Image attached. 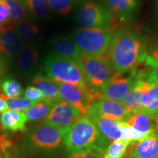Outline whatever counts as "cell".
<instances>
[{"instance_id":"2e32d148","label":"cell","mask_w":158,"mask_h":158,"mask_svg":"<svg viewBox=\"0 0 158 158\" xmlns=\"http://www.w3.org/2000/svg\"><path fill=\"white\" fill-rule=\"evenodd\" d=\"M38 59L39 52L34 45H23L15 59L18 70L23 75H29L36 68Z\"/></svg>"},{"instance_id":"b9f144b4","label":"cell","mask_w":158,"mask_h":158,"mask_svg":"<svg viewBox=\"0 0 158 158\" xmlns=\"http://www.w3.org/2000/svg\"><path fill=\"white\" fill-rule=\"evenodd\" d=\"M2 123H1V118H0V136L2 133Z\"/></svg>"},{"instance_id":"f35d334b","label":"cell","mask_w":158,"mask_h":158,"mask_svg":"<svg viewBox=\"0 0 158 158\" xmlns=\"http://www.w3.org/2000/svg\"><path fill=\"white\" fill-rule=\"evenodd\" d=\"M9 29H12V28H11V27H8V26L4 24V23L0 22V35H1L2 33L5 32V31L8 30Z\"/></svg>"},{"instance_id":"4fadbf2b","label":"cell","mask_w":158,"mask_h":158,"mask_svg":"<svg viewBox=\"0 0 158 158\" xmlns=\"http://www.w3.org/2000/svg\"><path fill=\"white\" fill-rule=\"evenodd\" d=\"M124 158H158V135L157 133L141 141L130 143Z\"/></svg>"},{"instance_id":"60d3db41","label":"cell","mask_w":158,"mask_h":158,"mask_svg":"<svg viewBox=\"0 0 158 158\" xmlns=\"http://www.w3.org/2000/svg\"><path fill=\"white\" fill-rule=\"evenodd\" d=\"M153 118H154V121H155V122L156 123V124H157V126L158 127V112L157 114H155V116H153Z\"/></svg>"},{"instance_id":"74e56055","label":"cell","mask_w":158,"mask_h":158,"mask_svg":"<svg viewBox=\"0 0 158 158\" xmlns=\"http://www.w3.org/2000/svg\"><path fill=\"white\" fill-rule=\"evenodd\" d=\"M7 110H8V108H7L5 101L0 97V113H4V112Z\"/></svg>"},{"instance_id":"ba28073f","label":"cell","mask_w":158,"mask_h":158,"mask_svg":"<svg viewBox=\"0 0 158 158\" xmlns=\"http://www.w3.org/2000/svg\"><path fill=\"white\" fill-rule=\"evenodd\" d=\"M57 84L62 100L78 109L83 116H86L90 106L94 102L103 96L100 89L89 87L86 89H83L72 84L65 83Z\"/></svg>"},{"instance_id":"ab89813d","label":"cell","mask_w":158,"mask_h":158,"mask_svg":"<svg viewBox=\"0 0 158 158\" xmlns=\"http://www.w3.org/2000/svg\"><path fill=\"white\" fill-rule=\"evenodd\" d=\"M154 9H155V16L158 20V0H155V7H154Z\"/></svg>"},{"instance_id":"52a82bcc","label":"cell","mask_w":158,"mask_h":158,"mask_svg":"<svg viewBox=\"0 0 158 158\" xmlns=\"http://www.w3.org/2000/svg\"><path fill=\"white\" fill-rule=\"evenodd\" d=\"M77 21L81 28L109 29L114 21L110 11L95 0H82L77 11Z\"/></svg>"},{"instance_id":"83f0119b","label":"cell","mask_w":158,"mask_h":158,"mask_svg":"<svg viewBox=\"0 0 158 158\" xmlns=\"http://www.w3.org/2000/svg\"><path fill=\"white\" fill-rule=\"evenodd\" d=\"M144 64L145 69L138 70V78L143 79L147 82L158 84V63L147 56Z\"/></svg>"},{"instance_id":"6da1fadb","label":"cell","mask_w":158,"mask_h":158,"mask_svg":"<svg viewBox=\"0 0 158 158\" xmlns=\"http://www.w3.org/2000/svg\"><path fill=\"white\" fill-rule=\"evenodd\" d=\"M147 43L138 31L122 27L113 31L107 55L116 72L136 70L147 56Z\"/></svg>"},{"instance_id":"f1b7e54d","label":"cell","mask_w":158,"mask_h":158,"mask_svg":"<svg viewBox=\"0 0 158 158\" xmlns=\"http://www.w3.org/2000/svg\"><path fill=\"white\" fill-rule=\"evenodd\" d=\"M129 145L130 142L122 140L113 141L106 148L102 158H124Z\"/></svg>"},{"instance_id":"4dcf8cb0","label":"cell","mask_w":158,"mask_h":158,"mask_svg":"<svg viewBox=\"0 0 158 158\" xmlns=\"http://www.w3.org/2000/svg\"><path fill=\"white\" fill-rule=\"evenodd\" d=\"M0 97L5 100L8 109L15 111H26L29 108L34 106L37 102L31 101L26 98H10L6 97L5 94L0 93Z\"/></svg>"},{"instance_id":"7c38bea8","label":"cell","mask_w":158,"mask_h":158,"mask_svg":"<svg viewBox=\"0 0 158 158\" xmlns=\"http://www.w3.org/2000/svg\"><path fill=\"white\" fill-rule=\"evenodd\" d=\"M114 20L121 23L129 21L138 10L141 0H102Z\"/></svg>"},{"instance_id":"277c9868","label":"cell","mask_w":158,"mask_h":158,"mask_svg":"<svg viewBox=\"0 0 158 158\" xmlns=\"http://www.w3.org/2000/svg\"><path fill=\"white\" fill-rule=\"evenodd\" d=\"M43 68L47 76L55 82L72 84L83 89L90 87L78 63L60 55L55 53L48 55Z\"/></svg>"},{"instance_id":"ac0fdd59","label":"cell","mask_w":158,"mask_h":158,"mask_svg":"<svg viewBox=\"0 0 158 158\" xmlns=\"http://www.w3.org/2000/svg\"><path fill=\"white\" fill-rule=\"evenodd\" d=\"M51 45L55 54L78 63L81 52L73 40L66 37H55L51 40Z\"/></svg>"},{"instance_id":"44dd1931","label":"cell","mask_w":158,"mask_h":158,"mask_svg":"<svg viewBox=\"0 0 158 158\" xmlns=\"http://www.w3.org/2000/svg\"><path fill=\"white\" fill-rule=\"evenodd\" d=\"M142 113L152 117L158 112V84L146 81L142 94Z\"/></svg>"},{"instance_id":"7402d4cb","label":"cell","mask_w":158,"mask_h":158,"mask_svg":"<svg viewBox=\"0 0 158 158\" xmlns=\"http://www.w3.org/2000/svg\"><path fill=\"white\" fill-rule=\"evenodd\" d=\"M146 81L138 78L135 84L121 102L131 114L139 113L142 110V94Z\"/></svg>"},{"instance_id":"4316f807","label":"cell","mask_w":158,"mask_h":158,"mask_svg":"<svg viewBox=\"0 0 158 158\" xmlns=\"http://www.w3.org/2000/svg\"><path fill=\"white\" fill-rule=\"evenodd\" d=\"M0 92L10 98H17L23 93L21 84L13 77L3 76L0 78Z\"/></svg>"},{"instance_id":"cb8c5ba5","label":"cell","mask_w":158,"mask_h":158,"mask_svg":"<svg viewBox=\"0 0 158 158\" xmlns=\"http://www.w3.org/2000/svg\"><path fill=\"white\" fill-rule=\"evenodd\" d=\"M28 13L38 19H47L51 7L47 0H20Z\"/></svg>"},{"instance_id":"836d02e7","label":"cell","mask_w":158,"mask_h":158,"mask_svg":"<svg viewBox=\"0 0 158 158\" xmlns=\"http://www.w3.org/2000/svg\"><path fill=\"white\" fill-rule=\"evenodd\" d=\"M24 98L31 101L38 102L43 100V95L41 92L34 86H28L26 89L24 93Z\"/></svg>"},{"instance_id":"ffe728a7","label":"cell","mask_w":158,"mask_h":158,"mask_svg":"<svg viewBox=\"0 0 158 158\" xmlns=\"http://www.w3.org/2000/svg\"><path fill=\"white\" fill-rule=\"evenodd\" d=\"M28 122L25 113L7 110L1 116V123L4 132L15 133L26 130V124Z\"/></svg>"},{"instance_id":"1f68e13d","label":"cell","mask_w":158,"mask_h":158,"mask_svg":"<svg viewBox=\"0 0 158 158\" xmlns=\"http://www.w3.org/2000/svg\"><path fill=\"white\" fill-rule=\"evenodd\" d=\"M0 152L5 158L16 157V147L13 139L8 133H2L0 136Z\"/></svg>"},{"instance_id":"d4e9b609","label":"cell","mask_w":158,"mask_h":158,"mask_svg":"<svg viewBox=\"0 0 158 158\" xmlns=\"http://www.w3.org/2000/svg\"><path fill=\"white\" fill-rule=\"evenodd\" d=\"M12 29L24 41H31L36 38L39 34V28L29 20L20 21L12 26Z\"/></svg>"},{"instance_id":"484cf974","label":"cell","mask_w":158,"mask_h":158,"mask_svg":"<svg viewBox=\"0 0 158 158\" xmlns=\"http://www.w3.org/2000/svg\"><path fill=\"white\" fill-rule=\"evenodd\" d=\"M53 106L54 105L42 100L37 102L28 110H26L25 114L29 122H36L41 119H45L50 113Z\"/></svg>"},{"instance_id":"5bb4252c","label":"cell","mask_w":158,"mask_h":158,"mask_svg":"<svg viewBox=\"0 0 158 158\" xmlns=\"http://www.w3.org/2000/svg\"><path fill=\"white\" fill-rule=\"evenodd\" d=\"M31 82L43 95V100L51 103L52 105L56 104L62 100L58 84L53 81L52 79L45 76L41 73H37L34 76Z\"/></svg>"},{"instance_id":"ee69618b","label":"cell","mask_w":158,"mask_h":158,"mask_svg":"<svg viewBox=\"0 0 158 158\" xmlns=\"http://www.w3.org/2000/svg\"><path fill=\"white\" fill-rule=\"evenodd\" d=\"M0 158H1V157H0Z\"/></svg>"},{"instance_id":"7a4b0ae2","label":"cell","mask_w":158,"mask_h":158,"mask_svg":"<svg viewBox=\"0 0 158 158\" xmlns=\"http://www.w3.org/2000/svg\"><path fill=\"white\" fill-rule=\"evenodd\" d=\"M64 130L41 124L25 134L22 153L26 156L47 154L56 151L64 143Z\"/></svg>"},{"instance_id":"9a60e30c","label":"cell","mask_w":158,"mask_h":158,"mask_svg":"<svg viewBox=\"0 0 158 158\" xmlns=\"http://www.w3.org/2000/svg\"><path fill=\"white\" fill-rule=\"evenodd\" d=\"M92 120L98 128L99 133L101 136L102 141L108 146L113 141L121 140L122 133L119 121L109 119V118L94 117L89 118Z\"/></svg>"},{"instance_id":"d6986e66","label":"cell","mask_w":158,"mask_h":158,"mask_svg":"<svg viewBox=\"0 0 158 158\" xmlns=\"http://www.w3.org/2000/svg\"><path fill=\"white\" fill-rule=\"evenodd\" d=\"M124 122H127L133 129L140 132L145 136L158 132V127L153 117L142 112L131 114Z\"/></svg>"},{"instance_id":"5b68a950","label":"cell","mask_w":158,"mask_h":158,"mask_svg":"<svg viewBox=\"0 0 158 158\" xmlns=\"http://www.w3.org/2000/svg\"><path fill=\"white\" fill-rule=\"evenodd\" d=\"M109 29L80 28L73 34V41L82 54L100 56L107 53L112 36Z\"/></svg>"},{"instance_id":"8992f818","label":"cell","mask_w":158,"mask_h":158,"mask_svg":"<svg viewBox=\"0 0 158 158\" xmlns=\"http://www.w3.org/2000/svg\"><path fill=\"white\" fill-rule=\"evenodd\" d=\"M78 64L87 84L90 87L94 89L101 87L115 72L107 53L100 56L81 54Z\"/></svg>"},{"instance_id":"7bdbcfd3","label":"cell","mask_w":158,"mask_h":158,"mask_svg":"<svg viewBox=\"0 0 158 158\" xmlns=\"http://www.w3.org/2000/svg\"><path fill=\"white\" fill-rule=\"evenodd\" d=\"M157 135H158V132H157Z\"/></svg>"},{"instance_id":"d590c367","label":"cell","mask_w":158,"mask_h":158,"mask_svg":"<svg viewBox=\"0 0 158 158\" xmlns=\"http://www.w3.org/2000/svg\"><path fill=\"white\" fill-rule=\"evenodd\" d=\"M0 22L7 26H8V24H10V26L12 27L8 12H7V10H6L1 4H0Z\"/></svg>"},{"instance_id":"3957f363","label":"cell","mask_w":158,"mask_h":158,"mask_svg":"<svg viewBox=\"0 0 158 158\" xmlns=\"http://www.w3.org/2000/svg\"><path fill=\"white\" fill-rule=\"evenodd\" d=\"M64 143L70 154L76 153L100 146L106 149L108 146L102 141L92 120L84 116L64 131Z\"/></svg>"},{"instance_id":"e575fe53","label":"cell","mask_w":158,"mask_h":158,"mask_svg":"<svg viewBox=\"0 0 158 158\" xmlns=\"http://www.w3.org/2000/svg\"><path fill=\"white\" fill-rule=\"evenodd\" d=\"M147 53L149 58L158 63V40L148 45Z\"/></svg>"},{"instance_id":"9c48e42d","label":"cell","mask_w":158,"mask_h":158,"mask_svg":"<svg viewBox=\"0 0 158 158\" xmlns=\"http://www.w3.org/2000/svg\"><path fill=\"white\" fill-rule=\"evenodd\" d=\"M137 80V70L124 73L115 71L109 80L102 85L100 89L106 98L121 102L132 89Z\"/></svg>"},{"instance_id":"603a6c76","label":"cell","mask_w":158,"mask_h":158,"mask_svg":"<svg viewBox=\"0 0 158 158\" xmlns=\"http://www.w3.org/2000/svg\"><path fill=\"white\" fill-rule=\"evenodd\" d=\"M0 4L8 12L12 26L29 19V13L20 0H0Z\"/></svg>"},{"instance_id":"8d00e7d4","label":"cell","mask_w":158,"mask_h":158,"mask_svg":"<svg viewBox=\"0 0 158 158\" xmlns=\"http://www.w3.org/2000/svg\"><path fill=\"white\" fill-rule=\"evenodd\" d=\"M8 70V61L7 59L0 53V78L5 76Z\"/></svg>"},{"instance_id":"e0dca14e","label":"cell","mask_w":158,"mask_h":158,"mask_svg":"<svg viewBox=\"0 0 158 158\" xmlns=\"http://www.w3.org/2000/svg\"><path fill=\"white\" fill-rule=\"evenodd\" d=\"M23 40L13 29L0 35V53L7 59H13L23 48Z\"/></svg>"},{"instance_id":"8fae6325","label":"cell","mask_w":158,"mask_h":158,"mask_svg":"<svg viewBox=\"0 0 158 158\" xmlns=\"http://www.w3.org/2000/svg\"><path fill=\"white\" fill-rule=\"evenodd\" d=\"M130 114L131 113L121 102L102 96L90 106L86 116L89 118L101 117L116 121H124Z\"/></svg>"},{"instance_id":"f546056e","label":"cell","mask_w":158,"mask_h":158,"mask_svg":"<svg viewBox=\"0 0 158 158\" xmlns=\"http://www.w3.org/2000/svg\"><path fill=\"white\" fill-rule=\"evenodd\" d=\"M51 9L60 15H68L82 0H47Z\"/></svg>"},{"instance_id":"30bf717a","label":"cell","mask_w":158,"mask_h":158,"mask_svg":"<svg viewBox=\"0 0 158 158\" xmlns=\"http://www.w3.org/2000/svg\"><path fill=\"white\" fill-rule=\"evenodd\" d=\"M82 116L78 109L68 102L61 100L53 106L42 124L64 131Z\"/></svg>"},{"instance_id":"d6a6232c","label":"cell","mask_w":158,"mask_h":158,"mask_svg":"<svg viewBox=\"0 0 158 158\" xmlns=\"http://www.w3.org/2000/svg\"><path fill=\"white\" fill-rule=\"evenodd\" d=\"M106 149L95 145L84 151L70 154L69 158H102Z\"/></svg>"}]
</instances>
